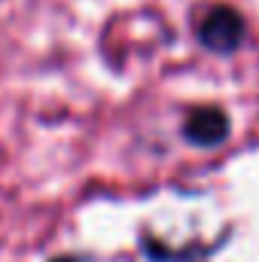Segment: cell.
Returning a JSON list of instances; mask_svg holds the SVG:
<instances>
[{"mask_svg":"<svg viewBox=\"0 0 259 262\" xmlns=\"http://www.w3.org/2000/svg\"><path fill=\"white\" fill-rule=\"evenodd\" d=\"M183 137L192 146H204V149L220 146L229 137V116L220 107H195V110L186 113Z\"/></svg>","mask_w":259,"mask_h":262,"instance_id":"2","label":"cell"},{"mask_svg":"<svg viewBox=\"0 0 259 262\" xmlns=\"http://www.w3.org/2000/svg\"><path fill=\"white\" fill-rule=\"evenodd\" d=\"M52 262H92V259H82V256H58V259Z\"/></svg>","mask_w":259,"mask_h":262,"instance_id":"3","label":"cell"},{"mask_svg":"<svg viewBox=\"0 0 259 262\" xmlns=\"http://www.w3.org/2000/svg\"><path fill=\"white\" fill-rule=\"evenodd\" d=\"M195 37L204 49H210L217 55H229L244 43L247 25L235 6L210 3V6H201L195 15Z\"/></svg>","mask_w":259,"mask_h":262,"instance_id":"1","label":"cell"}]
</instances>
